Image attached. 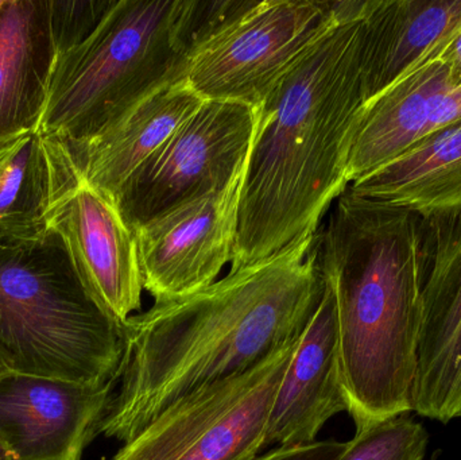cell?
Masks as SVG:
<instances>
[{"label": "cell", "mask_w": 461, "mask_h": 460, "mask_svg": "<svg viewBox=\"0 0 461 460\" xmlns=\"http://www.w3.org/2000/svg\"><path fill=\"white\" fill-rule=\"evenodd\" d=\"M461 24V0H373L363 21L366 103L379 96Z\"/></svg>", "instance_id": "cell-17"}, {"label": "cell", "mask_w": 461, "mask_h": 460, "mask_svg": "<svg viewBox=\"0 0 461 460\" xmlns=\"http://www.w3.org/2000/svg\"><path fill=\"white\" fill-rule=\"evenodd\" d=\"M443 56L461 80V24L440 45Z\"/></svg>", "instance_id": "cell-22"}, {"label": "cell", "mask_w": 461, "mask_h": 460, "mask_svg": "<svg viewBox=\"0 0 461 460\" xmlns=\"http://www.w3.org/2000/svg\"><path fill=\"white\" fill-rule=\"evenodd\" d=\"M5 0H0V11H2V8L5 7Z\"/></svg>", "instance_id": "cell-25"}, {"label": "cell", "mask_w": 461, "mask_h": 460, "mask_svg": "<svg viewBox=\"0 0 461 460\" xmlns=\"http://www.w3.org/2000/svg\"><path fill=\"white\" fill-rule=\"evenodd\" d=\"M298 339L249 372L181 400L113 460H254L265 448L271 407Z\"/></svg>", "instance_id": "cell-6"}, {"label": "cell", "mask_w": 461, "mask_h": 460, "mask_svg": "<svg viewBox=\"0 0 461 460\" xmlns=\"http://www.w3.org/2000/svg\"><path fill=\"white\" fill-rule=\"evenodd\" d=\"M348 189L422 218L461 207V119L428 135Z\"/></svg>", "instance_id": "cell-18"}, {"label": "cell", "mask_w": 461, "mask_h": 460, "mask_svg": "<svg viewBox=\"0 0 461 460\" xmlns=\"http://www.w3.org/2000/svg\"><path fill=\"white\" fill-rule=\"evenodd\" d=\"M258 119L259 108L205 100L116 196L130 229L226 186L249 158Z\"/></svg>", "instance_id": "cell-8"}, {"label": "cell", "mask_w": 461, "mask_h": 460, "mask_svg": "<svg viewBox=\"0 0 461 460\" xmlns=\"http://www.w3.org/2000/svg\"><path fill=\"white\" fill-rule=\"evenodd\" d=\"M56 61L49 0H5L0 11V143L38 129Z\"/></svg>", "instance_id": "cell-15"}, {"label": "cell", "mask_w": 461, "mask_h": 460, "mask_svg": "<svg viewBox=\"0 0 461 460\" xmlns=\"http://www.w3.org/2000/svg\"><path fill=\"white\" fill-rule=\"evenodd\" d=\"M204 102L183 78L140 100L96 137L67 145L81 178L115 203L130 177Z\"/></svg>", "instance_id": "cell-14"}, {"label": "cell", "mask_w": 461, "mask_h": 460, "mask_svg": "<svg viewBox=\"0 0 461 460\" xmlns=\"http://www.w3.org/2000/svg\"><path fill=\"white\" fill-rule=\"evenodd\" d=\"M0 460H14L11 454L8 453L7 448L3 445L2 440H0Z\"/></svg>", "instance_id": "cell-23"}, {"label": "cell", "mask_w": 461, "mask_h": 460, "mask_svg": "<svg viewBox=\"0 0 461 460\" xmlns=\"http://www.w3.org/2000/svg\"><path fill=\"white\" fill-rule=\"evenodd\" d=\"M116 383L0 373V440L14 460H83L102 434Z\"/></svg>", "instance_id": "cell-11"}, {"label": "cell", "mask_w": 461, "mask_h": 460, "mask_svg": "<svg viewBox=\"0 0 461 460\" xmlns=\"http://www.w3.org/2000/svg\"><path fill=\"white\" fill-rule=\"evenodd\" d=\"M247 161L229 184L134 230L143 291L156 304L191 296L232 262Z\"/></svg>", "instance_id": "cell-9"}, {"label": "cell", "mask_w": 461, "mask_h": 460, "mask_svg": "<svg viewBox=\"0 0 461 460\" xmlns=\"http://www.w3.org/2000/svg\"><path fill=\"white\" fill-rule=\"evenodd\" d=\"M7 372V369H5V365H3L2 359H0V373Z\"/></svg>", "instance_id": "cell-24"}, {"label": "cell", "mask_w": 461, "mask_h": 460, "mask_svg": "<svg viewBox=\"0 0 461 460\" xmlns=\"http://www.w3.org/2000/svg\"><path fill=\"white\" fill-rule=\"evenodd\" d=\"M422 235L419 213L348 188L317 234V265L335 299L341 373L357 429L413 410Z\"/></svg>", "instance_id": "cell-3"}, {"label": "cell", "mask_w": 461, "mask_h": 460, "mask_svg": "<svg viewBox=\"0 0 461 460\" xmlns=\"http://www.w3.org/2000/svg\"><path fill=\"white\" fill-rule=\"evenodd\" d=\"M49 229L64 240L97 304L124 326L142 305V275L134 231L113 200L83 178L54 203Z\"/></svg>", "instance_id": "cell-12"}, {"label": "cell", "mask_w": 461, "mask_h": 460, "mask_svg": "<svg viewBox=\"0 0 461 460\" xmlns=\"http://www.w3.org/2000/svg\"><path fill=\"white\" fill-rule=\"evenodd\" d=\"M80 177L68 146L38 130L0 143V243L48 231L54 203Z\"/></svg>", "instance_id": "cell-16"}, {"label": "cell", "mask_w": 461, "mask_h": 460, "mask_svg": "<svg viewBox=\"0 0 461 460\" xmlns=\"http://www.w3.org/2000/svg\"><path fill=\"white\" fill-rule=\"evenodd\" d=\"M344 448L346 443L338 440H316L308 445L279 446L254 460H338Z\"/></svg>", "instance_id": "cell-21"}, {"label": "cell", "mask_w": 461, "mask_h": 460, "mask_svg": "<svg viewBox=\"0 0 461 460\" xmlns=\"http://www.w3.org/2000/svg\"><path fill=\"white\" fill-rule=\"evenodd\" d=\"M123 326L84 285L62 238L0 243V359L5 369L72 383H119Z\"/></svg>", "instance_id": "cell-4"}, {"label": "cell", "mask_w": 461, "mask_h": 460, "mask_svg": "<svg viewBox=\"0 0 461 460\" xmlns=\"http://www.w3.org/2000/svg\"><path fill=\"white\" fill-rule=\"evenodd\" d=\"M424 219L425 275L413 410L461 418V207Z\"/></svg>", "instance_id": "cell-10"}, {"label": "cell", "mask_w": 461, "mask_h": 460, "mask_svg": "<svg viewBox=\"0 0 461 460\" xmlns=\"http://www.w3.org/2000/svg\"><path fill=\"white\" fill-rule=\"evenodd\" d=\"M339 18L292 65L259 108L239 204L230 272L319 232L347 191L348 158L366 104L363 21Z\"/></svg>", "instance_id": "cell-2"}, {"label": "cell", "mask_w": 461, "mask_h": 460, "mask_svg": "<svg viewBox=\"0 0 461 460\" xmlns=\"http://www.w3.org/2000/svg\"><path fill=\"white\" fill-rule=\"evenodd\" d=\"M115 0H49L57 59L80 45L104 18Z\"/></svg>", "instance_id": "cell-20"}, {"label": "cell", "mask_w": 461, "mask_h": 460, "mask_svg": "<svg viewBox=\"0 0 461 460\" xmlns=\"http://www.w3.org/2000/svg\"><path fill=\"white\" fill-rule=\"evenodd\" d=\"M317 234L132 315L123 326L121 386L102 434L130 442L181 400L249 372L297 340L324 294Z\"/></svg>", "instance_id": "cell-1"}, {"label": "cell", "mask_w": 461, "mask_h": 460, "mask_svg": "<svg viewBox=\"0 0 461 460\" xmlns=\"http://www.w3.org/2000/svg\"><path fill=\"white\" fill-rule=\"evenodd\" d=\"M429 437L409 416L387 419L357 429L338 460H425Z\"/></svg>", "instance_id": "cell-19"}, {"label": "cell", "mask_w": 461, "mask_h": 460, "mask_svg": "<svg viewBox=\"0 0 461 460\" xmlns=\"http://www.w3.org/2000/svg\"><path fill=\"white\" fill-rule=\"evenodd\" d=\"M184 7L185 0H115L99 26L57 59L38 131L68 146L86 142L185 78Z\"/></svg>", "instance_id": "cell-5"}, {"label": "cell", "mask_w": 461, "mask_h": 460, "mask_svg": "<svg viewBox=\"0 0 461 460\" xmlns=\"http://www.w3.org/2000/svg\"><path fill=\"white\" fill-rule=\"evenodd\" d=\"M341 412H348V401L335 299L325 284L319 308L298 339L274 399L265 448L316 442L322 427Z\"/></svg>", "instance_id": "cell-13"}, {"label": "cell", "mask_w": 461, "mask_h": 460, "mask_svg": "<svg viewBox=\"0 0 461 460\" xmlns=\"http://www.w3.org/2000/svg\"><path fill=\"white\" fill-rule=\"evenodd\" d=\"M338 18V0L255 2L192 54L185 80L204 100L260 108L285 73Z\"/></svg>", "instance_id": "cell-7"}]
</instances>
